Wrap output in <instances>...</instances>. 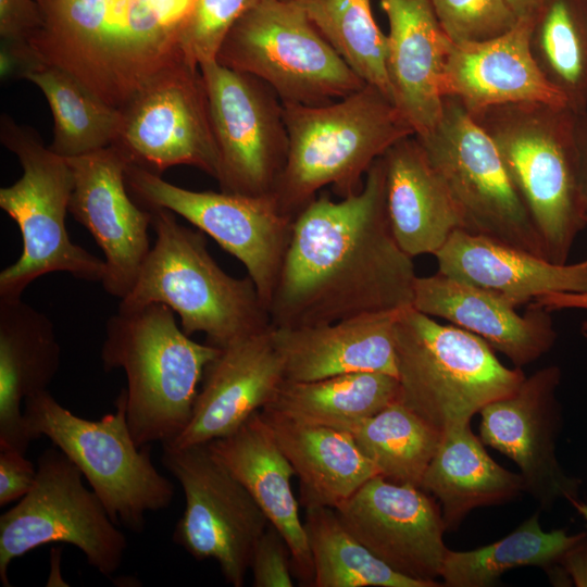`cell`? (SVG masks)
<instances>
[{
    "instance_id": "1",
    "label": "cell",
    "mask_w": 587,
    "mask_h": 587,
    "mask_svg": "<svg viewBox=\"0 0 587 587\" xmlns=\"http://www.w3.org/2000/svg\"><path fill=\"white\" fill-rule=\"evenodd\" d=\"M416 277L390 229L382 155L359 192L337 201L321 193L295 217L271 324L315 326L403 310L412 307Z\"/></svg>"
},
{
    "instance_id": "2",
    "label": "cell",
    "mask_w": 587,
    "mask_h": 587,
    "mask_svg": "<svg viewBox=\"0 0 587 587\" xmlns=\"http://www.w3.org/2000/svg\"><path fill=\"white\" fill-rule=\"evenodd\" d=\"M40 29L29 45L122 109L153 77L184 61L196 0H37ZM190 62V61H189Z\"/></svg>"
},
{
    "instance_id": "3",
    "label": "cell",
    "mask_w": 587,
    "mask_h": 587,
    "mask_svg": "<svg viewBox=\"0 0 587 587\" xmlns=\"http://www.w3.org/2000/svg\"><path fill=\"white\" fill-rule=\"evenodd\" d=\"M282 103L288 153L273 193L294 218L326 186L339 198L359 192L373 163L415 135L396 104L369 84L326 104Z\"/></svg>"
},
{
    "instance_id": "4",
    "label": "cell",
    "mask_w": 587,
    "mask_h": 587,
    "mask_svg": "<svg viewBox=\"0 0 587 587\" xmlns=\"http://www.w3.org/2000/svg\"><path fill=\"white\" fill-rule=\"evenodd\" d=\"M164 303L118 304L105 324L103 369L124 370L126 416L141 448L172 441L188 424L207 364L220 348L199 344Z\"/></svg>"
},
{
    "instance_id": "5",
    "label": "cell",
    "mask_w": 587,
    "mask_h": 587,
    "mask_svg": "<svg viewBox=\"0 0 587 587\" xmlns=\"http://www.w3.org/2000/svg\"><path fill=\"white\" fill-rule=\"evenodd\" d=\"M470 114L496 145L547 260L565 264L577 235L587 226L576 114L567 107L542 102L496 105Z\"/></svg>"
},
{
    "instance_id": "6",
    "label": "cell",
    "mask_w": 587,
    "mask_h": 587,
    "mask_svg": "<svg viewBox=\"0 0 587 587\" xmlns=\"http://www.w3.org/2000/svg\"><path fill=\"white\" fill-rule=\"evenodd\" d=\"M147 209L155 242L120 304L164 303L179 315L188 336L203 333L207 344L216 348L272 326L251 278L222 270L208 250L204 233L179 224L165 208Z\"/></svg>"
},
{
    "instance_id": "7",
    "label": "cell",
    "mask_w": 587,
    "mask_h": 587,
    "mask_svg": "<svg viewBox=\"0 0 587 587\" xmlns=\"http://www.w3.org/2000/svg\"><path fill=\"white\" fill-rule=\"evenodd\" d=\"M395 357L399 401L441 434L469 425L526 377L503 365L480 337L413 307L396 322Z\"/></svg>"
},
{
    "instance_id": "8",
    "label": "cell",
    "mask_w": 587,
    "mask_h": 587,
    "mask_svg": "<svg viewBox=\"0 0 587 587\" xmlns=\"http://www.w3.org/2000/svg\"><path fill=\"white\" fill-rule=\"evenodd\" d=\"M1 143L16 155L22 176L0 189V208L16 223L23 241L20 258L0 273V299H21L35 279L53 272L101 282L105 263L75 245L65 218L74 188L66 159L46 147L29 126L0 118Z\"/></svg>"
},
{
    "instance_id": "9",
    "label": "cell",
    "mask_w": 587,
    "mask_h": 587,
    "mask_svg": "<svg viewBox=\"0 0 587 587\" xmlns=\"http://www.w3.org/2000/svg\"><path fill=\"white\" fill-rule=\"evenodd\" d=\"M115 408L100 420H86L62 407L47 389L25 399L23 415L33 439L46 436L80 470L116 525L141 533L147 512L171 505L174 485L153 465L149 446L136 445L127 423L125 389Z\"/></svg>"
},
{
    "instance_id": "10",
    "label": "cell",
    "mask_w": 587,
    "mask_h": 587,
    "mask_svg": "<svg viewBox=\"0 0 587 587\" xmlns=\"http://www.w3.org/2000/svg\"><path fill=\"white\" fill-rule=\"evenodd\" d=\"M216 61L259 78L282 102L326 104L365 85L295 0H261L228 32Z\"/></svg>"
},
{
    "instance_id": "11",
    "label": "cell",
    "mask_w": 587,
    "mask_h": 587,
    "mask_svg": "<svg viewBox=\"0 0 587 587\" xmlns=\"http://www.w3.org/2000/svg\"><path fill=\"white\" fill-rule=\"evenodd\" d=\"M36 467L32 489L0 516L2 585L11 586L13 560L50 542L73 545L100 574H114L127 540L98 496L84 486L80 470L54 446L39 455Z\"/></svg>"
},
{
    "instance_id": "12",
    "label": "cell",
    "mask_w": 587,
    "mask_h": 587,
    "mask_svg": "<svg viewBox=\"0 0 587 587\" xmlns=\"http://www.w3.org/2000/svg\"><path fill=\"white\" fill-rule=\"evenodd\" d=\"M416 137L460 208L466 230L547 259L496 145L457 99L445 97L438 123Z\"/></svg>"
},
{
    "instance_id": "13",
    "label": "cell",
    "mask_w": 587,
    "mask_h": 587,
    "mask_svg": "<svg viewBox=\"0 0 587 587\" xmlns=\"http://www.w3.org/2000/svg\"><path fill=\"white\" fill-rule=\"evenodd\" d=\"M125 179L128 191L143 208L174 212L240 261L268 310L295 221L283 212L274 193L189 190L130 163Z\"/></svg>"
},
{
    "instance_id": "14",
    "label": "cell",
    "mask_w": 587,
    "mask_h": 587,
    "mask_svg": "<svg viewBox=\"0 0 587 587\" xmlns=\"http://www.w3.org/2000/svg\"><path fill=\"white\" fill-rule=\"evenodd\" d=\"M162 463L185 496L174 542L197 560H216L227 584L243 586L254 546L270 524L265 514L207 444L162 446Z\"/></svg>"
},
{
    "instance_id": "15",
    "label": "cell",
    "mask_w": 587,
    "mask_h": 587,
    "mask_svg": "<svg viewBox=\"0 0 587 587\" xmlns=\"http://www.w3.org/2000/svg\"><path fill=\"white\" fill-rule=\"evenodd\" d=\"M121 110L112 146L130 164L158 175L190 165L217 179L220 153L199 65L184 61L161 72Z\"/></svg>"
},
{
    "instance_id": "16",
    "label": "cell",
    "mask_w": 587,
    "mask_h": 587,
    "mask_svg": "<svg viewBox=\"0 0 587 587\" xmlns=\"http://www.w3.org/2000/svg\"><path fill=\"white\" fill-rule=\"evenodd\" d=\"M220 153L222 191L273 193L288 153V134L278 96L259 78L216 60L199 65Z\"/></svg>"
},
{
    "instance_id": "17",
    "label": "cell",
    "mask_w": 587,
    "mask_h": 587,
    "mask_svg": "<svg viewBox=\"0 0 587 587\" xmlns=\"http://www.w3.org/2000/svg\"><path fill=\"white\" fill-rule=\"evenodd\" d=\"M561 374L558 365L545 366L525 377L514 392L479 412L480 440L519 466L525 491L544 510L561 500H579L583 484L563 470L557 457L562 427L557 398Z\"/></svg>"
},
{
    "instance_id": "18",
    "label": "cell",
    "mask_w": 587,
    "mask_h": 587,
    "mask_svg": "<svg viewBox=\"0 0 587 587\" xmlns=\"http://www.w3.org/2000/svg\"><path fill=\"white\" fill-rule=\"evenodd\" d=\"M335 510L345 526L395 572L426 587L440 586L437 578L449 548L433 496L376 475Z\"/></svg>"
},
{
    "instance_id": "19",
    "label": "cell",
    "mask_w": 587,
    "mask_h": 587,
    "mask_svg": "<svg viewBox=\"0 0 587 587\" xmlns=\"http://www.w3.org/2000/svg\"><path fill=\"white\" fill-rule=\"evenodd\" d=\"M74 178L68 212L85 226L104 254V290L122 300L133 289L151 250V212L129 197V162L110 146L66 159Z\"/></svg>"
},
{
    "instance_id": "20",
    "label": "cell",
    "mask_w": 587,
    "mask_h": 587,
    "mask_svg": "<svg viewBox=\"0 0 587 587\" xmlns=\"http://www.w3.org/2000/svg\"><path fill=\"white\" fill-rule=\"evenodd\" d=\"M272 332L273 326L220 348L204 369L188 424L162 446L178 449L226 437L275 398L286 378Z\"/></svg>"
},
{
    "instance_id": "21",
    "label": "cell",
    "mask_w": 587,
    "mask_h": 587,
    "mask_svg": "<svg viewBox=\"0 0 587 587\" xmlns=\"http://www.w3.org/2000/svg\"><path fill=\"white\" fill-rule=\"evenodd\" d=\"M412 307L484 339L522 369L551 350L558 338L550 312L529 303L521 315L505 296L440 273L417 276Z\"/></svg>"
},
{
    "instance_id": "22",
    "label": "cell",
    "mask_w": 587,
    "mask_h": 587,
    "mask_svg": "<svg viewBox=\"0 0 587 587\" xmlns=\"http://www.w3.org/2000/svg\"><path fill=\"white\" fill-rule=\"evenodd\" d=\"M534 18H520L508 33L483 42L452 43L441 93L457 99L470 113L520 102L567 107L537 67L529 49Z\"/></svg>"
},
{
    "instance_id": "23",
    "label": "cell",
    "mask_w": 587,
    "mask_h": 587,
    "mask_svg": "<svg viewBox=\"0 0 587 587\" xmlns=\"http://www.w3.org/2000/svg\"><path fill=\"white\" fill-rule=\"evenodd\" d=\"M387 15V74L391 98L416 136L438 123L441 79L451 40L430 0H379Z\"/></svg>"
},
{
    "instance_id": "24",
    "label": "cell",
    "mask_w": 587,
    "mask_h": 587,
    "mask_svg": "<svg viewBox=\"0 0 587 587\" xmlns=\"http://www.w3.org/2000/svg\"><path fill=\"white\" fill-rule=\"evenodd\" d=\"M403 310L365 313L315 326H273L286 380L311 382L357 372L397 376L395 325Z\"/></svg>"
},
{
    "instance_id": "25",
    "label": "cell",
    "mask_w": 587,
    "mask_h": 587,
    "mask_svg": "<svg viewBox=\"0 0 587 587\" xmlns=\"http://www.w3.org/2000/svg\"><path fill=\"white\" fill-rule=\"evenodd\" d=\"M211 453L239 480L267 521L282 534L291 553L292 573L312 586L314 569L303 522L290 479L291 464L258 411L230 435L207 444Z\"/></svg>"
},
{
    "instance_id": "26",
    "label": "cell",
    "mask_w": 587,
    "mask_h": 587,
    "mask_svg": "<svg viewBox=\"0 0 587 587\" xmlns=\"http://www.w3.org/2000/svg\"><path fill=\"white\" fill-rule=\"evenodd\" d=\"M383 161L387 217L409 257L434 255L454 230L466 229L460 208L415 135L397 141Z\"/></svg>"
},
{
    "instance_id": "27",
    "label": "cell",
    "mask_w": 587,
    "mask_h": 587,
    "mask_svg": "<svg viewBox=\"0 0 587 587\" xmlns=\"http://www.w3.org/2000/svg\"><path fill=\"white\" fill-rule=\"evenodd\" d=\"M438 273L495 290L516 307L551 292L587 291V260L557 264L466 229H457L434 254Z\"/></svg>"
},
{
    "instance_id": "28",
    "label": "cell",
    "mask_w": 587,
    "mask_h": 587,
    "mask_svg": "<svg viewBox=\"0 0 587 587\" xmlns=\"http://www.w3.org/2000/svg\"><path fill=\"white\" fill-rule=\"evenodd\" d=\"M52 322L21 299H0V450L27 451L34 440L22 411L48 389L60 367Z\"/></svg>"
},
{
    "instance_id": "29",
    "label": "cell",
    "mask_w": 587,
    "mask_h": 587,
    "mask_svg": "<svg viewBox=\"0 0 587 587\" xmlns=\"http://www.w3.org/2000/svg\"><path fill=\"white\" fill-rule=\"evenodd\" d=\"M260 412L299 478V502L305 509H336L379 475L348 432L298 422L268 409Z\"/></svg>"
},
{
    "instance_id": "30",
    "label": "cell",
    "mask_w": 587,
    "mask_h": 587,
    "mask_svg": "<svg viewBox=\"0 0 587 587\" xmlns=\"http://www.w3.org/2000/svg\"><path fill=\"white\" fill-rule=\"evenodd\" d=\"M439 503L447 532L474 509L512 501L525 485L521 474L499 465L471 425L442 434L421 487Z\"/></svg>"
},
{
    "instance_id": "31",
    "label": "cell",
    "mask_w": 587,
    "mask_h": 587,
    "mask_svg": "<svg viewBox=\"0 0 587 587\" xmlns=\"http://www.w3.org/2000/svg\"><path fill=\"white\" fill-rule=\"evenodd\" d=\"M586 532L570 535L565 529H542L535 512L503 538L466 551L448 549L440 577L448 587H487L505 572L525 566L540 567L557 578L562 559Z\"/></svg>"
},
{
    "instance_id": "32",
    "label": "cell",
    "mask_w": 587,
    "mask_h": 587,
    "mask_svg": "<svg viewBox=\"0 0 587 587\" xmlns=\"http://www.w3.org/2000/svg\"><path fill=\"white\" fill-rule=\"evenodd\" d=\"M397 376L357 372L311 382L285 380L263 409L298 422L338 428L370 417L399 400Z\"/></svg>"
},
{
    "instance_id": "33",
    "label": "cell",
    "mask_w": 587,
    "mask_h": 587,
    "mask_svg": "<svg viewBox=\"0 0 587 587\" xmlns=\"http://www.w3.org/2000/svg\"><path fill=\"white\" fill-rule=\"evenodd\" d=\"M24 78L35 84L49 103L53 116V139L49 146L52 152L70 159L114 143L122 124L121 109L55 65H39Z\"/></svg>"
},
{
    "instance_id": "34",
    "label": "cell",
    "mask_w": 587,
    "mask_h": 587,
    "mask_svg": "<svg viewBox=\"0 0 587 587\" xmlns=\"http://www.w3.org/2000/svg\"><path fill=\"white\" fill-rule=\"evenodd\" d=\"M338 429L350 434L382 477L415 487H421L442 436L399 400Z\"/></svg>"
},
{
    "instance_id": "35",
    "label": "cell",
    "mask_w": 587,
    "mask_h": 587,
    "mask_svg": "<svg viewBox=\"0 0 587 587\" xmlns=\"http://www.w3.org/2000/svg\"><path fill=\"white\" fill-rule=\"evenodd\" d=\"M532 57L575 114L587 108V9L583 0H547L529 35Z\"/></svg>"
},
{
    "instance_id": "36",
    "label": "cell",
    "mask_w": 587,
    "mask_h": 587,
    "mask_svg": "<svg viewBox=\"0 0 587 587\" xmlns=\"http://www.w3.org/2000/svg\"><path fill=\"white\" fill-rule=\"evenodd\" d=\"M303 525L314 569L312 587H426L379 560L335 509L307 508Z\"/></svg>"
},
{
    "instance_id": "37",
    "label": "cell",
    "mask_w": 587,
    "mask_h": 587,
    "mask_svg": "<svg viewBox=\"0 0 587 587\" xmlns=\"http://www.w3.org/2000/svg\"><path fill=\"white\" fill-rule=\"evenodd\" d=\"M295 1L352 71L392 101L387 35L377 26L370 0Z\"/></svg>"
},
{
    "instance_id": "38",
    "label": "cell",
    "mask_w": 587,
    "mask_h": 587,
    "mask_svg": "<svg viewBox=\"0 0 587 587\" xmlns=\"http://www.w3.org/2000/svg\"><path fill=\"white\" fill-rule=\"evenodd\" d=\"M441 28L452 43L495 39L519 22L508 0H430Z\"/></svg>"
},
{
    "instance_id": "39",
    "label": "cell",
    "mask_w": 587,
    "mask_h": 587,
    "mask_svg": "<svg viewBox=\"0 0 587 587\" xmlns=\"http://www.w3.org/2000/svg\"><path fill=\"white\" fill-rule=\"evenodd\" d=\"M261 0H196L184 35L187 59L196 64L216 60L232 27Z\"/></svg>"
},
{
    "instance_id": "40",
    "label": "cell",
    "mask_w": 587,
    "mask_h": 587,
    "mask_svg": "<svg viewBox=\"0 0 587 587\" xmlns=\"http://www.w3.org/2000/svg\"><path fill=\"white\" fill-rule=\"evenodd\" d=\"M250 569L254 587L294 586L289 546L271 523L254 546Z\"/></svg>"
},
{
    "instance_id": "41",
    "label": "cell",
    "mask_w": 587,
    "mask_h": 587,
    "mask_svg": "<svg viewBox=\"0 0 587 587\" xmlns=\"http://www.w3.org/2000/svg\"><path fill=\"white\" fill-rule=\"evenodd\" d=\"M42 22L40 8L35 0H0L1 43H29Z\"/></svg>"
},
{
    "instance_id": "42",
    "label": "cell",
    "mask_w": 587,
    "mask_h": 587,
    "mask_svg": "<svg viewBox=\"0 0 587 587\" xmlns=\"http://www.w3.org/2000/svg\"><path fill=\"white\" fill-rule=\"evenodd\" d=\"M37 467L13 449L0 450V507L22 499L33 487Z\"/></svg>"
},
{
    "instance_id": "43",
    "label": "cell",
    "mask_w": 587,
    "mask_h": 587,
    "mask_svg": "<svg viewBox=\"0 0 587 587\" xmlns=\"http://www.w3.org/2000/svg\"><path fill=\"white\" fill-rule=\"evenodd\" d=\"M532 303L542 307L549 312L566 309L587 311V291L551 292L536 298ZM580 330L582 334L587 337V321L582 324Z\"/></svg>"
},
{
    "instance_id": "44",
    "label": "cell",
    "mask_w": 587,
    "mask_h": 587,
    "mask_svg": "<svg viewBox=\"0 0 587 587\" xmlns=\"http://www.w3.org/2000/svg\"><path fill=\"white\" fill-rule=\"evenodd\" d=\"M561 565L575 586L587 587V538L567 551Z\"/></svg>"
},
{
    "instance_id": "45",
    "label": "cell",
    "mask_w": 587,
    "mask_h": 587,
    "mask_svg": "<svg viewBox=\"0 0 587 587\" xmlns=\"http://www.w3.org/2000/svg\"><path fill=\"white\" fill-rule=\"evenodd\" d=\"M575 141L580 188L587 212V108L576 114Z\"/></svg>"
},
{
    "instance_id": "46",
    "label": "cell",
    "mask_w": 587,
    "mask_h": 587,
    "mask_svg": "<svg viewBox=\"0 0 587 587\" xmlns=\"http://www.w3.org/2000/svg\"><path fill=\"white\" fill-rule=\"evenodd\" d=\"M547 0H508L517 18H535Z\"/></svg>"
},
{
    "instance_id": "47",
    "label": "cell",
    "mask_w": 587,
    "mask_h": 587,
    "mask_svg": "<svg viewBox=\"0 0 587 587\" xmlns=\"http://www.w3.org/2000/svg\"><path fill=\"white\" fill-rule=\"evenodd\" d=\"M571 504L579 513V515H582L583 519L587 522V502L576 500Z\"/></svg>"
},
{
    "instance_id": "48",
    "label": "cell",
    "mask_w": 587,
    "mask_h": 587,
    "mask_svg": "<svg viewBox=\"0 0 587 587\" xmlns=\"http://www.w3.org/2000/svg\"><path fill=\"white\" fill-rule=\"evenodd\" d=\"M583 1H584V3H585L586 9H587V0H583Z\"/></svg>"
}]
</instances>
